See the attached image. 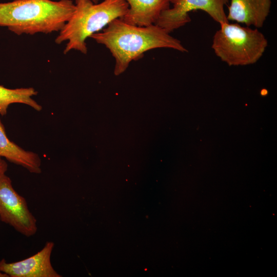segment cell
<instances>
[{
	"label": "cell",
	"instance_id": "6da1fadb",
	"mask_svg": "<svg viewBox=\"0 0 277 277\" xmlns=\"http://www.w3.org/2000/svg\"><path fill=\"white\" fill-rule=\"evenodd\" d=\"M90 38L109 49L115 59V75L125 72L132 61L143 57L145 52L152 49L169 48L188 52L180 40L157 25H133L121 18L113 20Z\"/></svg>",
	"mask_w": 277,
	"mask_h": 277
},
{
	"label": "cell",
	"instance_id": "7a4b0ae2",
	"mask_svg": "<svg viewBox=\"0 0 277 277\" xmlns=\"http://www.w3.org/2000/svg\"><path fill=\"white\" fill-rule=\"evenodd\" d=\"M75 9L71 0H14L0 3V26L20 35L60 31Z\"/></svg>",
	"mask_w": 277,
	"mask_h": 277
},
{
	"label": "cell",
	"instance_id": "3957f363",
	"mask_svg": "<svg viewBox=\"0 0 277 277\" xmlns=\"http://www.w3.org/2000/svg\"><path fill=\"white\" fill-rule=\"evenodd\" d=\"M74 4V13L55 39L57 44L67 41L65 54L72 50L87 54V38L113 20L122 18L129 9L126 0H104L97 4L91 0H75Z\"/></svg>",
	"mask_w": 277,
	"mask_h": 277
},
{
	"label": "cell",
	"instance_id": "277c9868",
	"mask_svg": "<svg viewBox=\"0 0 277 277\" xmlns=\"http://www.w3.org/2000/svg\"><path fill=\"white\" fill-rule=\"evenodd\" d=\"M214 33L211 48L215 54L230 66L256 63L268 46V41L258 28L238 23H224Z\"/></svg>",
	"mask_w": 277,
	"mask_h": 277
},
{
	"label": "cell",
	"instance_id": "5b68a950",
	"mask_svg": "<svg viewBox=\"0 0 277 277\" xmlns=\"http://www.w3.org/2000/svg\"><path fill=\"white\" fill-rule=\"evenodd\" d=\"M0 220L27 237L37 230L36 220L26 200L15 190L6 174L0 177Z\"/></svg>",
	"mask_w": 277,
	"mask_h": 277
},
{
	"label": "cell",
	"instance_id": "8992f818",
	"mask_svg": "<svg viewBox=\"0 0 277 277\" xmlns=\"http://www.w3.org/2000/svg\"><path fill=\"white\" fill-rule=\"evenodd\" d=\"M228 2V0H171L172 7L164 11L155 24L170 33L190 22L189 13L198 10L207 13L220 25L229 22L224 8Z\"/></svg>",
	"mask_w": 277,
	"mask_h": 277
},
{
	"label": "cell",
	"instance_id": "52a82bcc",
	"mask_svg": "<svg viewBox=\"0 0 277 277\" xmlns=\"http://www.w3.org/2000/svg\"><path fill=\"white\" fill-rule=\"evenodd\" d=\"M54 246L53 242H47L39 251L19 261L8 263L3 259L0 261V271L11 277H61L51 262Z\"/></svg>",
	"mask_w": 277,
	"mask_h": 277
},
{
	"label": "cell",
	"instance_id": "ba28073f",
	"mask_svg": "<svg viewBox=\"0 0 277 277\" xmlns=\"http://www.w3.org/2000/svg\"><path fill=\"white\" fill-rule=\"evenodd\" d=\"M271 7V0H230L227 16L229 22L255 28L262 27Z\"/></svg>",
	"mask_w": 277,
	"mask_h": 277
},
{
	"label": "cell",
	"instance_id": "9c48e42d",
	"mask_svg": "<svg viewBox=\"0 0 277 277\" xmlns=\"http://www.w3.org/2000/svg\"><path fill=\"white\" fill-rule=\"evenodd\" d=\"M129 9L121 18L124 22L138 26L155 24L161 14L170 8L171 0H126Z\"/></svg>",
	"mask_w": 277,
	"mask_h": 277
},
{
	"label": "cell",
	"instance_id": "30bf717a",
	"mask_svg": "<svg viewBox=\"0 0 277 277\" xmlns=\"http://www.w3.org/2000/svg\"><path fill=\"white\" fill-rule=\"evenodd\" d=\"M0 157L20 165L30 172H41V160L39 155L32 151H26L11 142L7 137L0 119Z\"/></svg>",
	"mask_w": 277,
	"mask_h": 277
},
{
	"label": "cell",
	"instance_id": "8fae6325",
	"mask_svg": "<svg viewBox=\"0 0 277 277\" xmlns=\"http://www.w3.org/2000/svg\"><path fill=\"white\" fill-rule=\"evenodd\" d=\"M37 93L32 87L9 89L0 85V114L6 115L9 106L13 103L27 105L36 111H41L42 106L32 98Z\"/></svg>",
	"mask_w": 277,
	"mask_h": 277
},
{
	"label": "cell",
	"instance_id": "7c38bea8",
	"mask_svg": "<svg viewBox=\"0 0 277 277\" xmlns=\"http://www.w3.org/2000/svg\"><path fill=\"white\" fill-rule=\"evenodd\" d=\"M8 165L5 160L0 157V177L5 174L7 170Z\"/></svg>",
	"mask_w": 277,
	"mask_h": 277
},
{
	"label": "cell",
	"instance_id": "4fadbf2b",
	"mask_svg": "<svg viewBox=\"0 0 277 277\" xmlns=\"http://www.w3.org/2000/svg\"><path fill=\"white\" fill-rule=\"evenodd\" d=\"M0 277H9V276L7 273L0 271Z\"/></svg>",
	"mask_w": 277,
	"mask_h": 277
},
{
	"label": "cell",
	"instance_id": "5bb4252c",
	"mask_svg": "<svg viewBox=\"0 0 277 277\" xmlns=\"http://www.w3.org/2000/svg\"><path fill=\"white\" fill-rule=\"evenodd\" d=\"M91 1L95 4L98 3V2L100 1V0H91Z\"/></svg>",
	"mask_w": 277,
	"mask_h": 277
}]
</instances>
